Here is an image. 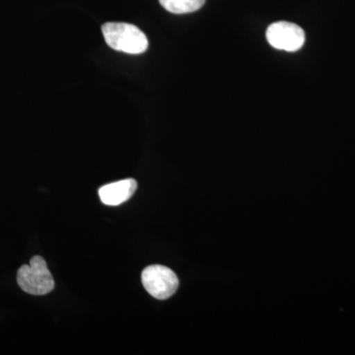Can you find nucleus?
Masks as SVG:
<instances>
[{
	"instance_id": "obj_1",
	"label": "nucleus",
	"mask_w": 355,
	"mask_h": 355,
	"mask_svg": "<svg viewBox=\"0 0 355 355\" xmlns=\"http://www.w3.org/2000/svg\"><path fill=\"white\" fill-rule=\"evenodd\" d=\"M102 32L107 44L114 50L130 55H140L148 48L146 34L137 26L127 23H106Z\"/></svg>"
},
{
	"instance_id": "obj_2",
	"label": "nucleus",
	"mask_w": 355,
	"mask_h": 355,
	"mask_svg": "<svg viewBox=\"0 0 355 355\" xmlns=\"http://www.w3.org/2000/svg\"><path fill=\"white\" fill-rule=\"evenodd\" d=\"M17 282L23 291L31 295H46L55 288V280L41 256L33 257L30 265L21 266Z\"/></svg>"
},
{
	"instance_id": "obj_3",
	"label": "nucleus",
	"mask_w": 355,
	"mask_h": 355,
	"mask_svg": "<svg viewBox=\"0 0 355 355\" xmlns=\"http://www.w3.org/2000/svg\"><path fill=\"white\" fill-rule=\"evenodd\" d=\"M146 291L159 300L171 297L179 287V279L171 268L160 265L147 266L141 273Z\"/></svg>"
},
{
	"instance_id": "obj_4",
	"label": "nucleus",
	"mask_w": 355,
	"mask_h": 355,
	"mask_svg": "<svg viewBox=\"0 0 355 355\" xmlns=\"http://www.w3.org/2000/svg\"><path fill=\"white\" fill-rule=\"evenodd\" d=\"M266 36L272 48L291 53L300 50L305 43V33L302 28L284 21L268 26Z\"/></svg>"
},
{
	"instance_id": "obj_5",
	"label": "nucleus",
	"mask_w": 355,
	"mask_h": 355,
	"mask_svg": "<svg viewBox=\"0 0 355 355\" xmlns=\"http://www.w3.org/2000/svg\"><path fill=\"white\" fill-rule=\"evenodd\" d=\"M137 181L133 179L121 180L108 184H105L99 190V197L102 202L111 207L127 202L137 191Z\"/></svg>"
},
{
	"instance_id": "obj_6",
	"label": "nucleus",
	"mask_w": 355,
	"mask_h": 355,
	"mask_svg": "<svg viewBox=\"0 0 355 355\" xmlns=\"http://www.w3.org/2000/svg\"><path fill=\"white\" fill-rule=\"evenodd\" d=\"M166 10L174 14L195 12L205 6V0H159Z\"/></svg>"
}]
</instances>
